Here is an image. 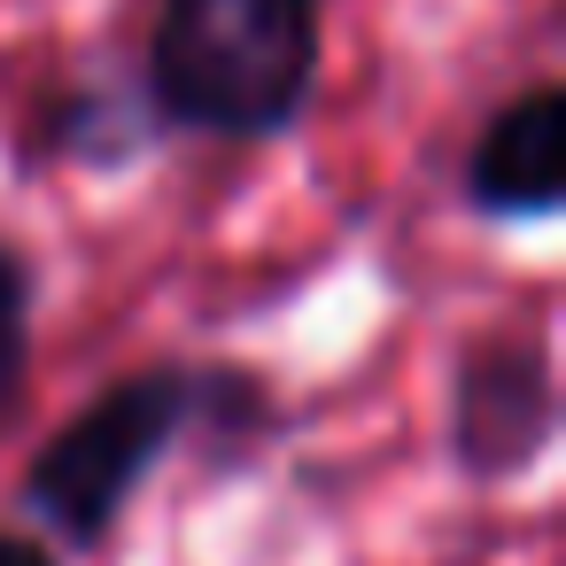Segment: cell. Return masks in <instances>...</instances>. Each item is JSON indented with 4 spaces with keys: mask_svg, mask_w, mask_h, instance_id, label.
Segmentation results:
<instances>
[{
    "mask_svg": "<svg viewBox=\"0 0 566 566\" xmlns=\"http://www.w3.org/2000/svg\"><path fill=\"white\" fill-rule=\"evenodd\" d=\"M318 86V0H164L148 102L210 140H272Z\"/></svg>",
    "mask_w": 566,
    "mask_h": 566,
    "instance_id": "obj_1",
    "label": "cell"
},
{
    "mask_svg": "<svg viewBox=\"0 0 566 566\" xmlns=\"http://www.w3.org/2000/svg\"><path fill=\"white\" fill-rule=\"evenodd\" d=\"M558 434V380L543 334H489L450 380V458L465 481H520Z\"/></svg>",
    "mask_w": 566,
    "mask_h": 566,
    "instance_id": "obj_3",
    "label": "cell"
},
{
    "mask_svg": "<svg viewBox=\"0 0 566 566\" xmlns=\"http://www.w3.org/2000/svg\"><path fill=\"white\" fill-rule=\"evenodd\" d=\"M24 357H32V264L0 249V419L24 396Z\"/></svg>",
    "mask_w": 566,
    "mask_h": 566,
    "instance_id": "obj_5",
    "label": "cell"
},
{
    "mask_svg": "<svg viewBox=\"0 0 566 566\" xmlns=\"http://www.w3.org/2000/svg\"><path fill=\"white\" fill-rule=\"evenodd\" d=\"M210 388H218V373H187V365H148V373L109 380L71 427H55L40 442V458L24 465V504L71 551L109 543V527L125 520L140 481L210 411Z\"/></svg>",
    "mask_w": 566,
    "mask_h": 566,
    "instance_id": "obj_2",
    "label": "cell"
},
{
    "mask_svg": "<svg viewBox=\"0 0 566 566\" xmlns=\"http://www.w3.org/2000/svg\"><path fill=\"white\" fill-rule=\"evenodd\" d=\"M0 566H55V551L32 543V535H17V527H0Z\"/></svg>",
    "mask_w": 566,
    "mask_h": 566,
    "instance_id": "obj_6",
    "label": "cell"
},
{
    "mask_svg": "<svg viewBox=\"0 0 566 566\" xmlns=\"http://www.w3.org/2000/svg\"><path fill=\"white\" fill-rule=\"evenodd\" d=\"M465 202L496 226H543L566 210V94L558 86H527L481 125L465 156Z\"/></svg>",
    "mask_w": 566,
    "mask_h": 566,
    "instance_id": "obj_4",
    "label": "cell"
}]
</instances>
